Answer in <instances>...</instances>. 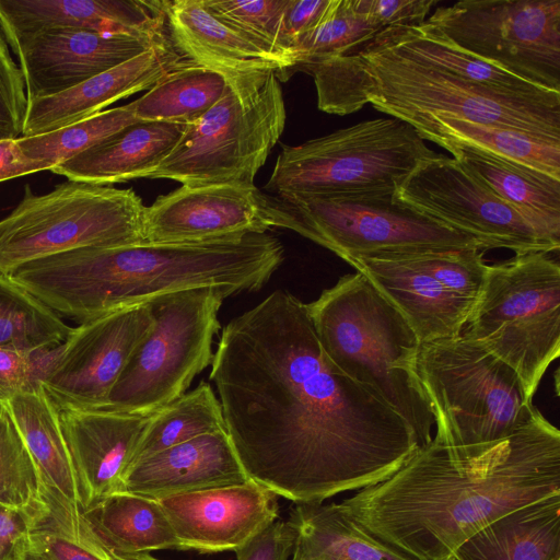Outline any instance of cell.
<instances>
[{"label": "cell", "instance_id": "1", "mask_svg": "<svg viewBox=\"0 0 560 560\" xmlns=\"http://www.w3.org/2000/svg\"><path fill=\"white\" fill-rule=\"evenodd\" d=\"M211 365L248 478L295 504L382 482L419 447L388 404L326 358L306 304L287 291L233 318Z\"/></svg>", "mask_w": 560, "mask_h": 560}, {"label": "cell", "instance_id": "2", "mask_svg": "<svg viewBox=\"0 0 560 560\" xmlns=\"http://www.w3.org/2000/svg\"><path fill=\"white\" fill-rule=\"evenodd\" d=\"M560 495V432L536 409L506 439L459 458L432 440L387 479L338 503L382 542L416 560H444L521 506Z\"/></svg>", "mask_w": 560, "mask_h": 560}, {"label": "cell", "instance_id": "3", "mask_svg": "<svg viewBox=\"0 0 560 560\" xmlns=\"http://www.w3.org/2000/svg\"><path fill=\"white\" fill-rule=\"evenodd\" d=\"M266 233L201 243L84 247L21 265L10 276L57 314L79 323L183 290H259L283 261Z\"/></svg>", "mask_w": 560, "mask_h": 560}, {"label": "cell", "instance_id": "4", "mask_svg": "<svg viewBox=\"0 0 560 560\" xmlns=\"http://www.w3.org/2000/svg\"><path fill=\"white\" fill-rule=\"evenodd\" d=\"M320 110L348 115L368 103L407 121L452 117L560 141V92L524 94L471 82L404 58L371 42L354 52L300 65Z\"/></svg>", "mask_w": 560, "mask_h": 560}, {"label": "cell", "instance_id": "5", "mask_svg": "<svg viewBox=\"0 0 560 560\" xmlns=\"http://www.w3.org/2000/svg\"><path fill=\"white\" fill-rule=\"evenodd\" d=\"M306 307L326 358L388 404L419 446L429 443L434 420L417 370L421 341L400 311L360 271Z\"/></svg>", "mask_w": 560, "mask_h": 560}, {"label": "cell", "instance_id": "6", "mask_svg": "<svg viewBox=\"0 0 560 560\" xmlns=\"http://www.w3.org/2000/svg\"><path fill=\"white\" fill-rule=\"evenodd\" d=\"M417 370L436 427L433 440L454 457L506 439L537 409L510 365L462 335L422 342Z\"/></svg>", "mask_w": 560, "mask_h": 560}, {"label": "cell", "instance_id": "7", "mask_svg": "<svg viewBox=\"0 0 560 560\" xmlns=\"http://www.w3.org/2000/svg\"><path fill=\"white\" fill-rule=\"evenodd\" d=\"M279 81L275 72L228 81L222 97L185 126L175 147L147 178L173 179L190 187H255L254 178L285 126Z\"/></svg>", "mask_w": 560, "mask_h": 560}, {"label": "cell", "instance_id": "8", "mask_svg": "<svg viewBox=\"0 0 560 560\" xmlns=\"http://www.w3.org/2000/svg\"><path fill=\"white\" fill-rule=\"evenodd\" d=\"M462 336L510 365L533 400L560 354V266L547 253L487 265Z\"/></svg>", "mask_w": 560, "mask_h": 560}, {"label": "cell", "instance_id": "9", "mask_svg": "<svg viewBox=\"0 0 560 560\" xmlns=\"http://www.w3.org/2000/svg\"><path fill=\"white\" fill-rule=\"evenodd\" d=\"M395 191L269 195L273 228L292 230L347 262L355 257L482 249L474 237L400 203Z\"/></svg>", "mask_w": 560, "mask_h": 560}, {"label": "cell", "instance_id": "10", "mask_svg": "<svg viewBox=\"0 0 560 560\" xmlns=\"http://www.w3.org/2000/svg\"><path fill=\"white\" fill-rule=\"evenodd\" d=\"M439 154L398 118L364 120L299 145L282 144L265 189L277 196L395 191Z\"/></svg>", "mask_w": 560, "mask_h": 560}, {"label": "cell", "instance_id": "11", "mask_svg": "<svg viewBox=\"0 0 560 560\" xmlns=\"http://www.w3.org/2000/svg\"><path fill=\"white\" fill-rule=\"evenodd\" d=\"M145 206L131 189L67 180L44 195H24L0 220V270L84 247L144 242Z\"/></svg>", "mask_w": 560, "mask_h": 560}, {"label": "cell", "instance_id": "12", "mask_svg": "<svg viewBox=\"0 0 560 560\" xmlns=\"http://www.w3.org/2000/svg\"><path fill=\"white\" fill-rule=\"evenodd\" d=\"M232 294L201 287L150 300L153 327L132 352L104 409L153 415L184 395L212 362L218 313Z\"/></svg>", "mask_w": 560, "mask_h": 560}, {"label": "cell", "instance_id": "13", "mask_svg": "<svg viewBox=\"0 0 560 560\" xmlns=\"http://www.w3.org/2000/svg\"><path fill=\"white\" fill-rule=\"evenodd\" d=\"M423 25L487 63L560 92V0H462L435 9Z\"/></svg>", "mask_w": 560, "mask_h": 560}, {"label": "cell", "instance_id": "14", "mask_svg": "<svg viewBox=\"0 0 560 560\" xmlns=\"http://www.w3.org/2000/svg\"><path fill=\"white\" fill-rule=\"evenodd\" d=\"M405 316L422 342L462 335L481 291L482 250H433L348 261Z\"/></svg>", "mask_w": 560, "mask_h": 560}, {"label": "cell", "instance_id": "15", "mask_svg": "<svg viewBox=\"0 0 560 560\" xmlns=\"http://www.w3.org/2000/svg\"><path fill=\"white\" fill-rule=\"evenodd\" d=\"M397 201L477 240L482 249L558 253L560 242L444 154L421 163L395 190Z\"/></svg>", "mask_w": 560, "mask_h": 560}, {"label": "cell", "instance_id": "16", "mask_svg": "<svg viewBox=\"0 0 560 560\" xmlns=\"http://www.w3.org/2000/svg\"><path fill=\"white\" fill-rule=\"evenodd\" d=\"M154 324L149 303L80 323L42 385L58 408L104 409L132 352Z\"/></svg>", "mask_w": 560, "mask_h": 560}, {"label": "cell", "instance_id": "17", "mask_svg": "<svg viewBox=\"0 0 560 560\" xmlns=\"http://www.w3.org/2000/svg\"><path fill=\"white\" fill-rule=\"evenodd\" d=\"M271 228L269 195L256 187L182 185L145 208L143 234L149 243H201Z\"/></svg>", "mask_w": 560, "mask_h": 560}, {"label": "cell", "instance_id": "18", "mask_svg": "<svg viewBox=\"0 0 560 560\" xmlns=\"http://www.w3.org/2000/svg\"><path fill=\"white\" fill-rule=\"evenodd\" d=\"M167 37L105 34L57 28L20 39L12 46L24 75L27 100L65 92L147 51Z\"/></svg>", "mask_w": 560, "mask_h": 560}, {"label": "cell", "instance_id": "19", "mask_svg": "<svg viewBox=\"0 0 560 560\" xmlns=\"http://www.w3.org/2000/svg\"><path fill=\"white\" fill-rule=\"evenodd\" d=\"M277 497L250 479L156 500L180 542V550L215 553L234 551L276 522Z\"/></svg>", "mask_w": 560, "mask_h": 560}, {"label": "cell", "instance_id": "20", "mask_svg": "<svg viewBox=\"0 0 560 560\" xmlns=\"http://www.w3.org/2000/svg\"><path fill=\"white\" fill-rule=\"evenodd\" d=\"M59 416L84 510L120 491L152 415L59 408Z\"/></svg>", "mask_w": 560, "mask_h": 560}, {"label": "cell", "instance_id": "21", "mask_svg": "<svg viewBox=\"0 0 560 560\" xmlns=\"http://www.w3.org/2000/svg\"><path fill=\"white\" fill-rule=\"evenodd\" d=\"M192 63L168 35L147 51L65 92L28 101L22 137L48 133L102 112L106 106L152 88L171 71Z\"/></svg>", "mask_w": 560, "mask_h": 560}, {"label": "cell", "instance_id": "22", "mask_svg": "<svg viewBox=\"0 0 560 560\" xmlns=\"http://www.w3.org/2000/svg\"><path fill=\"white\" fill-rule=\"evenodd\" d=\"M0 28L11 47L57 28L159 35L166 32L164 0H0Z\"/></svg>", "mask_w": 560, "mask_h": 560}, {"label": "cell", "instance_id": "23", "mask_svg": "<svg viewBox=\"0 0 560 560\" xmlns=\"http://www.w3.org/2000/svg\"><path fill=\"white\" fill-rule=\"evenodd\" d=\"M165 26L174 48L189 62L221 73L226 81L275 72L292 75V66L259 43L220 21L203 0H164Z\"/></svg>", "mask_w": 560, "mask_h": 560}, {"label": "cell", "instance_id": "24", "mask_svg": "<svg viewBox=\"0 0 560 560\" xmlns=\"http://www.w3.org/2000/svg\"><path fill=\"white\" fill-rule=\"evenodd\" d=\"M248 480L223 430L197 436L133 463L124 477L120 491L160 499Z\"/></svg>", "mask_w": 560, "mask_h": 560}, {"label": "cell", "instance_id": "25", "mask_svg": "<svg viewBox=\"0 0 560 560\" xmlns=\"http://www.w3.org/2000/svg\"><path fill=\"white\" fill-rule=\"evenodd\" d=\"M184 125L138 121L50 171L96 185L148 177L179 140Z\"/></svg>", "mask_w": 560, "mask_h": 560}, {"label": "cell", "instance_id": "26", "mask_svg": "<svg viewBox=\"0 0 560 560\" xmlns=\"http://www.w3.org/2000/svg\"><path fill=\"white\" fill-rule=\"evenodd\" d=\"M0 407L28 451L43 487L82 509L79 481L59 408L42 383L1 401Z\"/></svg>", "mask_w": 560, "mask_h": 560}, {"label": "cell", "instance_id": "27", "mask_svg": "<svg viewBox=\"0 0 560 560\" xmlns=\"http://www.w3.org/2000/svg\"><path fill=\"white\" fill-rule=\"evenodd\" d=\"M453 555L458 560L560 559V495L501 515Z\"/></svg>", "mask_w": 560, "mask_h": 560}, {"label": "cell", "instance_id": "28", "mask_svg": "<svg viewBox=\"0 0 560 560\" xmlns=\"http://www.w3.org/2000/svg\"><path fill=\"white\" fill-rule=\"evenodd\" d=\"M444 149L480 184L560 242V179L471 148Z\"/></svg>", "mask_w": 560, "mask_h": 560}, {"label": "cell", "instance_id": "29", "mask_svg": "<svg viewBox=\"0 0 560 560\" xmlns=\"http://www.w3.org/2000/svg\"><path fill=\"white\" fill-rule=\"evenodd\" d=\"M287 521L295 533L296 560H416L378 540L338 503H298Z\"/></svg>", "mask_w": 560, "mask_h": 560}, {"label": "cell", "instance_id": "30", "mask_svg": "<svg viewBox=\"0 0 560 560\" xmlns=\"http://www.w3.org/2000/svg\"><path fill=\"white\" fill-rule=\"evenodd\" d=\"M441 147L462 145L560 179V141L525 131L469 122L452 117L405 121Z\"/></svg>", "mask_w": 560, "mask_h": 560}, {"label": "cell", "instance_id": "31", "mask_svg": "<svg viewBox=\"0 0 560 560\" xmlns=\"http://www.w3.org/2000/svg\"><path fill=\"white\" fill-rule=\"evenodd\" d=\"M82 516L97 539L113 552L180 550V542L156 499L118 491L82 510Z\"/></svg>", "mask_w": 560, "mask_h": 560}, {"label": "cell", "instance_id": "32", "mask_svg": "<svg viewBox=\"0 0 560 560\" xmlns=\"http://www.w3.org/2000/svg\"><path fill=\"white\" fill-rule=\"evenodd\" d=\"M373 42L415 62L493 89L524 94L549 92L455 47L423 24L386 31Z\"/></svg>", "mask_w": 560, "mask_h": 560}, {"label": "cell", "instance_id": "33", "mask_svg": "<svg viewBox=\"0 0 560 560\" xmlns=\"http://www.w3.org/2000/svg\"><path fill=\"white\" fill-rule=\"evenodd\" d=\"M226 79L195 63L179 67L131 102L139 121L189 125L206 114L224 94Z\"/></svg>", "mask_w": 560, "mask_h": 560}, {"label": "cell", "instance_id": "34", "mask_svg": "<svg viewBox=\"0 0 560 560\" xmlns=\"http://www.w3.org/2000/svg\"><path fill=\"white\" fill-rule=\"evenodd\" d=\"M72 329L10 273L0 270V348L24 352L54 349Z\"/></svg>", "mask_w": 560, "mask_h": 560}, {"label": "cell", "instance_id": "35", "mask_svg": "<svg viewBox=\"0 0 560 560\" xmlns=\"http://www.w3.org/2000/svg\"><path fill=\"white\" fill-rule=\"evenodd\" d=\"M223 430L225 424L220 400L211 386L201 382L194 390L151 416L132 464L197 436Z\"/></svg>", "mask_w": 560, "mask_h": 560}, {"label": "cell", "instance_id": "36", "mask_svg": "<svg viewBox=\"0 0 560 560\" xmlns=\"http://www.w3.org/2000/svg\"><path fill=\"white\" fill-rule=\"evenodd\" d=\"M46 510L32 523L26 560H106L95 548L82 509L43 487Z\"/></svg>", "mask_w": 560, "mask_h": 560}, {"label": "cell", "instance_id": "37", "mask_svg": "<svg viewBox=\"0 0 560 560\" xmlns=\"http://www.w3.org/2000/svg\"><path fill=\"white\" fill-rule=\"evenodd\" d=\"M382 33L360 0H332L317 27L296 44L295 67L354 52Z\"/></svg>", "mask_w": 560, "mask_h": 560}, {"label": "cell", "instance_id": "38", "mask_svg": "<svg viewBox=\"0 0 560 560\" xmlns=\"http://www.w3.org/2000/svg\"><path fill=\"white\" fill-rule=\"evenodd\" d=\"M138 121L132 103H129L48 133L16 140L28 158L45 163L50 171Z\"/></svg>", "mask_w": 560, "mask_h": 560}, {"label": "cell", "instance_id": "39", "mask_svg": "<svg viewBox=\"0 0 560 560\" xmlns=\"http://www.w3.org/2000/svg\"><path fill=\"white\" fill-rule=\"evenodd\" d=\"M0 505L27 514L32 522L46 510L37 468L8 415L0 407Z\"/></svg>", "mask_w": 560, "mask_h": 560}, {"label": "cell", "instance_id": "40", "mask_svg": "<svg viewBox=\"0 0 560 560\" xmlns=\"http://www.w3.org/2000/svg\"><path fill=\"white\" fill-rule=\"evenodd\" d=\"M203 3L220 21L289 62L293 74L296 58L284 30L290 0H203Z\"/></svg>", "mask_w": 560, "mask_h": 560}, {"label": "cell", "instance_id": "41", "mask_svg": "<svg viewBox=\"0 0 560 560\" xmlns=\"http://www.w3.org/2000/svg\"><path fill=\"white\" fill-rule=\"evenodd\" d=\"M27 106L23 72L0 31V140L22 137Z\"/></svg>", "mask_w": 560, "mask_h": 560}, {"label": "cell", "instance_id": "42", "mask_svg": "<svg viewBox=\"0 0 560 560\" xmlns=\"http://www.w3.org/2000/svg\"><path fill=\"white\" fill-rule=\"evenodd\" d=\"M60 346L35 352L0 348V402L39 385L58 357Z\"/></svg>", "mask_w": 560, "mask_h": 560}, {"label": "cell", "instance_id": "43", "mask_svg": "<svg viewBox=\"0 0 560 560\" xmlns=\"http://www.w3.org/2000/svg\"><path fill=\"white\" fill-rule=\"evenodd\" d=\"M438 2L436 0H360L363 10L384 32L423 24Z\"/></svg>", "mask_w": 560, "mask_h": 560}, {"label": "cell", "instance_id": "44", "mask_svg": "<svg viewBox=\"0 0 560 560\" xmlns=\"http://www.w3.org/2000/svg\"><path fill=\"white\" fill-rule=\"evenodd\" d=\"M295 533L288 521H276L235 549L237 560H290Z\"/></svg>", "mask_w": 560, "mask_h": 560}, {"label": "cell", "instance_id": "45", "mask_svg": "<svg viewBox=\"0 0 560 560\" xmlns=\"http://www.w3.org/2000/svg\"><path fill=\"white\" fill-rule=\"evenodd\" d=\"M32 518L0 505V560H26Z\"/></svg>", "mask_w": 560, "mask_h": 560}, {"label": "cell", "instance_id": "46", "mask_svg": "<svg viewBox=\"0 0 560 560\" xmlns=\"http://www.w3.org/2000/svg\"><path fill=\"white\" fill-rule=\"evenodd\" d=\"M331 1L290 0L284 16V30L293 50L299 40L314 31L322 22Z\"/></svg>", "mask_w": 560, "mask_h": 560}, {"label": "cell", "instance_id": "47", "mask_svg": "<svg viewBox=\"0 0 560 560\" xmlns=\"http://www.w3.org/2000/svg\"><path fill=\"white\" fill-rule=\"evenodd\" d=\"M45 170L48 166L28 158L16 139L0 140V183Z\"/></svg>", "mask_w": 560, "mask_h": 560}, {"label": "cell", "instance_id": "48", "mask_svg": "<svg viewBox=\"0 0 560 560\" xmlns=\"http://www.w3.org/2000/svg\"><path fill=\"white\" fill-rule=\"evenodd\" d=\"M90 532H91V537H92L95 548L100 551V553L106 560H159V559L152 557L150 553L120 555V553L113 552L112 550L107 549L97 539V537L94 535V533L92 532L91 528H90Z\"/></svg>", "mask_w": 560, "mask_h": 560}, {"label": "cell", "instance_id": "49", "mask_svg": "<svg viewBox=\"0 0 560 560\" xmlns=\"http://www.w3.org/2000/svg\"><path fill=\"white\" fill-rule=\"evenodd\" d=\"M444 560H458V559L453 553H451Z\"/></svg>", "mask_w": 560, "mask_h": 560}, {"label": "cell", "instance_id": "50", "mask_svg": "<svg viewBox=\"0 0 560 560\" xmlns=\"http://www.w3.org/2000/svg\"><path fill=\"white\" fill-rule=\"evenodd\" d=\"M290 560H296L295 558L291 557Z\"/></svg>", "mask_w": 560, "mask_h": 560}, {"label": "cell", "instance_id": "51", "mask_svg": "<svg viewBox=\"0 0 560 560\" xmlns=\"http://www.w3.org/2000/svg\"><path fill=\"white\" fill-rule=\"evenodd\" d=\"M558 560H560V559H558Z\"/></svg>", "mask_w": 560, "mask_h": 560}]
</instances>
